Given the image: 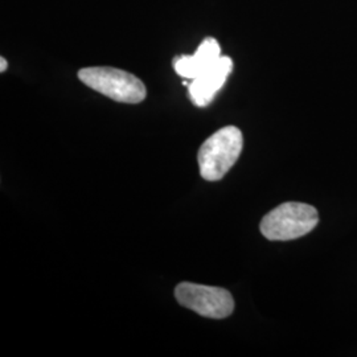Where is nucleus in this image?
<instances>
[{
  "label": "nucleus",
  "mask_w": 357,
  "mask_h": 357,
  "mask_svg": "<svg viewBox=\"0 0 357 357\" xmlns=\"http://www.w3.org/2000/svg\"><path fill=\"white\" fill-rule=\"evenodd\" d=\"M243 147L241 130L236 126L220 128L199 150L200 174L206 181H218L238 160Z\"/></svg>",
  "instance_id": "f257e3e1"
},
{
  "label": "nucleus",
  "mask_w": 357,
  "mask_h": 357,
  "mask_svg": "<svg viewBox=\"0 0 357 357\" xmlns=\"http://www.w3.org/2000/svg\"><path fill=\"white\" fill-rule=\"evenodd\" d=\"M319 222L317 208L289 202L278 205L262 218L261 233L270 241H290L308 234Z\"/></svg>",
  "instance_id": "f03ea898"
},
{
  "label": "nucleus",
  "mask_w": 357,
  "mask_h": 357,
  "mask_svg": "<svg viewBox=\"0 0 357 357\" xmlns=\"http://www.w3.org/2000/svg\"><path fill=\"white\" fill-rule=\"evenodd\" d=\"M78 78L90 89L116 102L139 103L147 96V90L141 79L121 69L109 66L84 68L78 72Z\"/></svg>",
  "instance_id": "7ed1b4c3"
},
{
  "label": "nucleus",
  "mask_w": 357,
  "mask_h": 357,
  "mask_svg": "<svg viewBox=\"0 0 357 357\" xmlns=\"http://www.w3.org/2000/svg\"><path fill=\"white\" fill-rule=\"evenodd\" d=\"M175 296L181 306L211 319L228 318L234 310L231 294L221 287L183 282L176 286Z\"/></svg>",
  "instance_id": "20e7f679"
},
{
  "label": "nucleus",
  "mask_w": 357,
  "mask_h": 357,
  "mask_svg": "<svg viewBox=\"0 0 357 357\" xmlns=\"http://www.w3.org/2000/svg\"><path fill=\"white\" fill-rule=\"evenodd\" d=\"M231 70V59L228 56H221L215 64L209 66L200 76L192 79L191 84L188 85L192 103L199 107L208 106L224 86Z\"/></svg>",
  "instance_id": "39448f33"
},
{
  "label": "nucleus",
  "mask_w": 357,
  "mask_h": 357,
  "mask_svg": "<svg viewBox=\"0 0 357 357\" xmlns=\"http://www.w3.org/2000/svg\"><path fill=\"white\" fill-rule=\"evenodd\" d=\"M221 57V48L216 38H206L192 56H180L174 60V69L178 76L195 79Z\"/></svg>",
  "instance_id": "423d86ee"
},
{
  "label": "nucleus",
  "mask_w": 357,
  "mask_h": 357,
  "mask_svg": "<svg viewBox=\"0 0 357 357\" xmlns=\"http://www.w3.org/2000/svg\"><path fill=\"white\" fill-rule=\"evenodd\" d=\"M7 66H8V64H7V60H6L4 57H1V59H0V72L7 70Z\"/></svg>",
  "instance_id": "0eeeda50"
}]
</instances>
